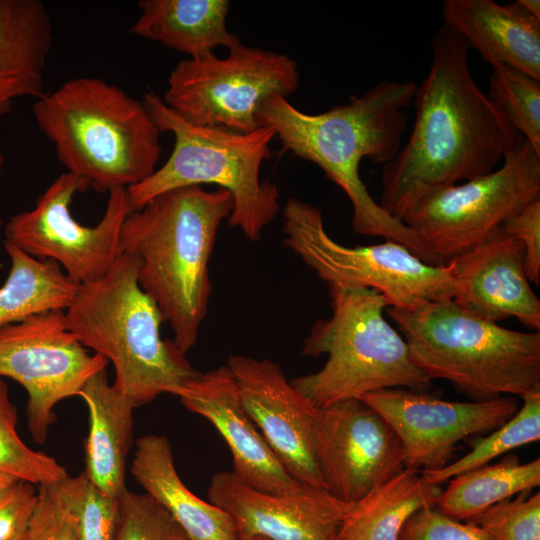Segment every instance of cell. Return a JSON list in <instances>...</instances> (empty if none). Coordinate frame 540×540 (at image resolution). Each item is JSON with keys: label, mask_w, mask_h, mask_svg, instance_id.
<instances>
[{"label": "cell", "mask_w": 540, "mask_h": 540, "mask_svg": "<svg viewBox=\"0 0 540 540\" xmlns=\"http://www.w3.org/2000/svg\"><path fill=\"white\" fill-rule=\"evenodd\" d=\"M430 48L428 74L412 100L411 135L382 168L379 205L400 221L428 192L494 171L523 137L474 81L458 33L443 24Z\"/></svg>", "instance_id": "6da1fadb"}, {"label": "cell", "mask_w": 540, "mask_h": 540, "mask_svg": "<svg viewBox=\"0 0 540 540\" xmlns=\"http://www.w3.org/2000/svg\"><path fill=\"white\" fill-rule=\"evenodd\" d=\"M416 88L410 80L382 81L319 114L302 112L285 97L273 95L263 103L258 122L274 130L284 151L318 166L345 192L356 233L399 242L432 264L418 236L380 207L359 172L364 158L384 165L398 153L408 124L405 108L412 104Z\"/></svg>", "instance_id": "7a4b0ae2"}, {"label": "cell", "mask_w": 540, "mask_h": 540, "mask_svg": "<svg viewBox=\"0 0 540 540\" xmlns=\"http://www.w3.org/2000/svg\"><path fill=\"white\" fill-rule=\"evenodd\" d=\"M233 205L225 189L179 187L131 211L122 224L121 251L137 257L139 285L169 323L172 340L183 354L196 344L207 315L209 261Z\"/></svg>", "instance_id": "3957f363"}, {"label": "cell", "mask_w": 540, "mask_h": 540, "mask_svg": "<svg viewBox=\"0 0 540 540\" xmlns=\"http://www.w3.org/2000/svg\"><path fill=\"white\" fill-rule=\"evenodd\" d=\"M58 160L97 192L128 189L157 169L160 131L142 100L97 77H77L33 105Z\"/></svg>", "instance_id": "277c9868"}, {"label": "cell", "mask_w": 540, "mask_h": 540, "mask_svg": "<svg viewBox=\"0 0 540 540\" xmlns=\"http://www.w3.org/2000/svg\"><path fill=\"white\" fill-rule=\"evenodd\" d=\"M138 268L137 257L122 252L103 277L79 285L65 310L69 330L112 363V384L135 408L199 373L173 340L161 337L164 318L140 287Z\"/></svg>", "instance_id": "5b68a950"}, {"label": "cell", "mask_w": 540, "mask_h": 540, "mask_svg": "<svg viewBox=\"0 0 540 540\" xmlns=\"http://www.w3.org/2000/svg\"><path fill=\"white\" fill-rule=\"evenodd\" d=\"M385 311L431 381L448 380L473 401L540 391V332L504 328L452 300Z\"/></svg>", "instance_id": "8992f818"}, {"label": "cell", "mask_w": 540, "mask_h": 540, "mask_svg": "<svg viewBox=\"0 0 540 540\" xmlns=\"http://www.w3.org/2000/svg\"><path fill=\"white\" fill-rule=\"evenodd\" d=\"M142 102L159 131L173 135L174 146L149 178L127 189L132 210L175 188L214 184L233 197L228 225L258 241L280 211L278 187L260 177L262 164L271 158L274 130L261 126L238 133L196 126L180 118L154 91L145 92Z\"/></svg>", "instance_id": "52a82bcc"}, {"label": "cell", "mask_w": 540, "mask_h": 540, "mask_svg": "<svg viewBox=\"0 0 540 540\" xmlns=\"http://www.w3.org/2000/svg\"><path fill=\"white\" fill-rule=\"evenodd\" d=\"M327 286L332 314L314 323L300 351L307 357L327 355V360L291 384L316 408L381 389H428L431 380L411 361L404 338L384 317L386 299L369 288Z\"/></svg>", "instance_id": "ba28073f"}, {"label": "cell", "mask_w": 540, "mask_h": 540, "mask_svg": "<svg viewBox=\"0 0 540 540\" xmlns=\"http://www.w3.org/2000/svg\"><path fill=\"white\" fill-rule=\"evenodd\" d=\"M282 217L284 245L327 285L373 289L396 308L453 297L446 265L426 263L399 242L342 245L326 232L321 211L295 197L287 200Z\"/></svg>", "instance_id": "9c48e42d"}, {"label": "cell", "mask_w": 540, "mask_h": 540, "mask_svg": "<svg viewBox=\"0 0 540 540\" xmlns=\"http://www.w3.org/2000/svg\"><path fill=\"white\" fill-rule=\"evenodd\" d=\"M540 199V153L522 137L494 171L432 190L401 221L434 265L475 247L512 215Z\"/></svg>", "instance_id": "30bf717a"}, {"label": "cell", "mask_w": 540, "mask_h": 540, "mask_svg": "<svg viewBox=\"0 0 540 540\" xmlns=\"http://www.w3.org/2000/svg\"><path fill=\"white\" fill-rule=\"evenodd\" d=\"M299 86L297 63L286 54L239 43L224 58L215 53L180 61L161 97L184 121L249 133L273 95L287 97Z\"/></svg>", "instance_id": "8fae6325"}, {"label": "cell", "mask_w": 540, "mask_h": 540, "mask_svg": "<svg viewBox=\"0 0 540 540\" xmlns=\"http://www.w3.org/2000/svg\"><path fill=\"white\" fill-rule=\"evenodd\" d=\"M89 188L80 177L62 173L39 195L33 209L9 219L5 242L39 260L56 262L79 285L100 279L122 253V224L133 210L127 189L116 188L109 192L99 222L82 225L70 207L74 196Z\"/></svg>", "instance_id": "7c38bea8"}, {"label": "cell", "mask_w": 540, "mask_h": 540, "mask_svg": "<svg viewBox=\"0 0 540 540\" xmlns=\"http://www.w3.org/2000/svg\"><path fill=\"white\" fill-rule=\"evenodd\" d=\"M107 364L69 330L64 310L42 312L0 328V378H11L26 390L27 426L37 443L45 442L57 403L79 396Z\"/></svg>", "instance_id": "4fadbf2b"}, {"label": "cell", "mask_w": 540, "mask_h": 540, "mask_svg": "<svg viewBox=\"0 0 540 540\" xmlns=\"http://www.w3.org/2000/svg\"><path fill=\"white\" fill-rule=\"evenodd\" d=\"M313 449L325 489L346 504L356 503L405 468L398 435L361 399L317 409Z\"/></svg>", "instance_id": "5bb4252c"}, {"label": "cell", "mask_w": 540, "mask_h": 540, "mask_svg": "<svg viewBox=\"0 0 540 540\" xmlns=\"http://www.w3.org/2000/svg\"><path fill=\"white\" fill-rule=\"evenodd\" d=\"M360 399L394 429L404 448V467L415 471L445 467L460 441L493 431L518 410L512 396L459 402L407 388L381 389Z\"/></svg>", "instance_id": "9a60e30c"}, {"label": "cell", "mask_w": 540, "mask_h": 540, "mask_svg": "<svg viewBox=\"0 0 540 540\" xmlns=\"http://www.w3.org/2000/svg\"><path fill=\"white\" fill-rule=\"evenodd\" d=\"M226 365L245 411L283 467L300 484L325 489L313 449L318 408L269 359L231 355Z\"/></svg>", "instance_id": "2e32d148"}, {"label": "cell", "mask_w": 540, "mask_h": 540, "mask_svg": "<svg viewBox=\"0 0 540 540\" xmlns=\"http://www.w3.org/2000/svg\"><path fill=\"white\" fill-rule=\"evenodd\" d=\"M207 495L210 503L231 517L238 539L338 540L351 506L326 489L305 485L293 493L263 492L242 482L232 471L215 474Z\"/></svg>", "instance_id": "e0dca14e"}, {"label": "cell", "mask_w": 540, "mask_h": 540, "mask_svg": "<svg viewBox=\"0 0 540 540\" xmlns=\"http://www.w3.org/2000/svg\"><path fill=\"white\" fill-rule=\"evenodd\" d=\"M521 242L501 226L446 265L452 301L477 317L498 323L516 318L540 332V300L526 276Z\"/></svg>", "instance_id": "ac0fdd59"}, {"label": "cell", "mask_w": 540, "mask_h": 540, "mask_svg": "<svg viewBox=\"0 0 540 540\" xmlns=\"http://www.w3.org/2000/svg\"><path fill=\"white\" fill-rule=\"evenodd\" d=\"M173 395L186 409L209 420L222 435L232 454V472L242 482L277 494L293 493L303 487L283 467L245 411L226 364L199 372Z\"/></svg>", "instance_id": "d6986e66"}, {"label": "cell", "mask_w": 540, "mask_h": 540, "mask_svg": "<svg viewBox=\"0 0 540 540\" xmlns=\"http://www.w3.org/2000/svg\"><path fill=\"white\" fill-rule=\"evenodd\" d=\"M444 25L492 67L507 65L540 81V20L519 2L445 0Z\"/></svg>", "instance_id": "ffe728a7"}, {"label": "cell", "mask_w": 540, "mask_h": 540, "mask_svg": "<svg viewBox=\"0 0 540 540\" xmlns=\"http://www.w3.org/2000/svg\"><path fill=\"white\" fill-rule=\"evenodd\" d=\"M53 24L40 0H0V116L21 97L44 92V69L53 45Z\"/></svg>", "instance_id": "44dd1931"}, {"label": "cell", "mask_w": 540, "mask_h": 540, "mask_svg": "<svg viewBox=\"0 0 540 540\" xmlns=\"http://www.w3.org/2000/svg\"><path fill=\"white\" fill-rule=\"evenodd\" d=\"M135 445L131 474L145 493L172 516L189 540H239L231 517L183 483L167 437L147 434L138 438Z\"/></svg>", "instance_id": "7402d4cb"}, {"label": "cell", "mask_w": 540, "mask_h": 540, "mask_svg": "<svg viewBox=\"0 0 540 540\" xmlns=\"http://www.w3.org/2000/svg\"><path fill=\"white\" fill-rule=\"evenodd\" d=\"M79 396L89 413L83 473L99 491L120 498L127 490L126 461L133 442L135 406L109 384L106 368L87 381Z\"/></svg>", "instance_id": "603a6c76"}, {"label": "cell", "mask_w": 540, "mask_h": 540, "mask_svg": "<svg viewBox=\"0 0 540 540\" xmlns=\"http://www.w3.org/2000/svg\"><path fill=\"white\" fill-rule=\"evenodd\" d=\"M139 17L130 28L138 37L159 42L188 58L228 50L241 43L226 26L228 0H141Z\"/></svg>", "instance_id": "cb8c5ba5"}, {"label": "cell", "mask_w": 540, "mask_h": 540, "mask_svg": "<svg viewBox=\"0 0 540 540\" xmlns=\"http://www.w3.org/2000/svg\"><path fill=\"white\" fill-rule=\"evenodd\" d=\"M442 490L418 471L404 468L351 504L338 540H398L412 515L435 508Z\"/></svg>", "instance_id": "d4e9b609"}, {"label": "cell", "mask_w": 540, "mask_h": 540, "mask_svg": "<svg viewBox=\"0 0 540 540\" xmlns=\"http://www.w3.org/2000/svg\"><path fill=\"white\" fill-rule=\"evenodd\" d=\"M10 270L0 286V328L29 316L66 310L79 284L54 261L39 260L4 241Z\"/></svg>", "instance_id": "484cf974"}, {"label": "cell", "mask_w": 540, "mask_h": 540, "mask_svg": "<svg viewBox=\"0 0 540 540\" xmlns=\"http://www.w3.org/2000/svg\"><path fill=\"white\" fill-rule=\"evenodd\" d=\"M539 485L540 459L521 463L510 455L451 478L435 508L452 519L468 522L496 503Z\"/></svg>", "instance_id": "4316f807"}, {"label": "cell", "mask_w": 540, "mask_h": 540, "mask_svg": "<svg viewBox=\"0 0 540 540\" xmlns=\"http://www.w3.org/2000/svg\"><path fill=\"white\" fill-rule=\"evenodd\" d=\"M517 412L472 450L453 463L434 471H421L429 482L440 485L458 474L489 464L496 457L540 439V391L522 398Z\"/></svg>", "instance_id": "83f0119b"}, {"label": "cell", "mask_w": 540, "mask_h": 540, "mask_svg": "<svg viewBox=\"0 0 540 540\" xmlns=\"http://www.w3.org/2000/svg\"><path fill=\"white\" fill-rule=\"evenodd\" d=\"M487 99L540 153V81L507 65L492 67Z\"/></svg>", "instance_id": "f1b7e54d"}, {"label": "cell", "mask_w": 540, "mask_h": 540, "mask_svg": "<svg viewBox=\"0 0 540 540\" xmlns=\"http://www.w3.org/2000/svg\"><path fill=\"white\" fill-rule=\"evenodd\" d=\"M17 409L11 402L7 384L0 378V471L37 486L68 476L53 457L29 448L16 430Z\"/></svg>", "instance_id": "f546056e"}, {"label": "cell", "mask_w": 540, "mask_h": 540, "mask_svg": "<svg viewBox=\"0 0 540 540\" xmlns=\"http://www.w3.org/2000/svg\"><path fill=\"white\" fill-rule=\"evenodd\" d=\"M61 485L74 510L79 540H114L119 498L99 491L82 472L67 476Z\"/></svg>", "instance_id": "4dcf8cb0"}, {"label": "cell", "mask_w": 540, "mask_h": 540, "mask_svg": "<svg viewBox=\"0 0 540 540\" xmlns=\"http://www.w3.org/2000/svg\"><path fill=\"white\" fill-rule=\"evenodd\" d=\"M114 540H189L172 516L150 495L128 489L119 498Z\"/></svg>", "instance_id": "1f68e13d"}, {"label": "cell", "mask_w": 540, "mask_h": 540, "mask_svg": "<svg viewBox=\"0 0 540 540\" xmlns=\"http://www.w3.org/2000/svg\"><path fill=\"white\" fill-rule=\"evenodd\" d=\"M518 494L487 508L468 521L493 540H540V493Z\"/></svg>", "instance_id": "d6a6232c"}, {"label": "cell", "mask_w": 540, "mask_h": 540, "mask_svg": "<svg viewBox=\"0 0 540 540\" xmlns=\"http://www.w3.org/2000/svg\"><path fill=\"white\" fill-rule=\"evenodd\" d=\"M61 480L38 486L28 540H79L76 516Z\"/></svg>", "instance_id": "836d02e7"}, {"label": "cell", "mask_w": 540, "mask_h": 540, "mask_svg": "<svg viewBox=\"0 0 540 540\" xmlns=\"http://www.w3.org/2000/svg\"><path fill=\"white\" fill-rule=\"evenodd\" d=\"M398 540H493L483 529L452 519L436 508L412 515L403 526Z\"/></svg>", "instance_id": "e575fe53"}, {"label": "cell", "mask_w": 540, "mask_h": 540, "mask_svg": "<svg viewBox=\"0 0 540 540\" xmlns=\"http://www.w3.org/2000/svg\"><path fill=\"white\" fill-rule=\"evenodd\" d=\"M38 486L19 480L0 500V540H28Z\"/></svg>", "instance_id": "d590c367"}, {"label": "cell", "mask_w": 540, "mask_h": 540, "mask_svg": "<svg viewBox=\"0 0 540 540\" xmlns=\"http://www.w3.org/2000/svg\"><path fill=\"white\" fill-rule=\"evenodd\" d=\"M524 248L526 276L530 283H540V199L508 218L502 225Z\"/></svg>", "instance_id": "8d00e7d4"}, {"label": "cell", "mask_w": 540, "mask_h": 540, "mask_svg": "<svg viewBox=\"0 0 540 540\" xmlns=\"http://www.w3.org/2000/svg\"><path fill=\"white\" fill-rule=\"evenodd\" d=\"M18 481L13 475L0 471V500Z\"/></svg>", "instance_id": "74e56055"}, {"label": "cell", "mask_w": 540, "mask_h": 540, "mask_svg": "<svg viewBox=\"0 0 540 540\" xmlns=\"http://www.w3.org/2000/svg\"><path fill=\"white\" fill-rule=\"evenodd\" d=\"M519 4L532 16L540 20V1L539 0H517Z\"/></svg>", "instance_id": "f35d334b"}, {"label": "cell", "mask_w": 540, "mask_h": 540, "mask_svg": "<svg viewBox=\"0 0 540 540\" xmlns=\"http://www.w3.org/2000/svg\"><path fill=\"white\" fill-rule=\"evenodd\" d=\"M4 163H5V158H4V155L2 154V152L0 151V175L3 171V167H4ZM2 225V220L0 219V227Z\"/></svg>", "instance_id": "ab89813d"}, {"label": "cell", "mask_w": 540, "mask_h": 540, "mask_svg": "<svg viewBox=\"0 0 540 540\" xmlns=\"http://www.w3.org/2000/svg\"><path fill=\"white\" fill-rule=\"evenodd\" d=\"M239 540H266L260 537H247V538H240Z\"/></svg>", "instance_id": "60d3db41"}]
</instances>
